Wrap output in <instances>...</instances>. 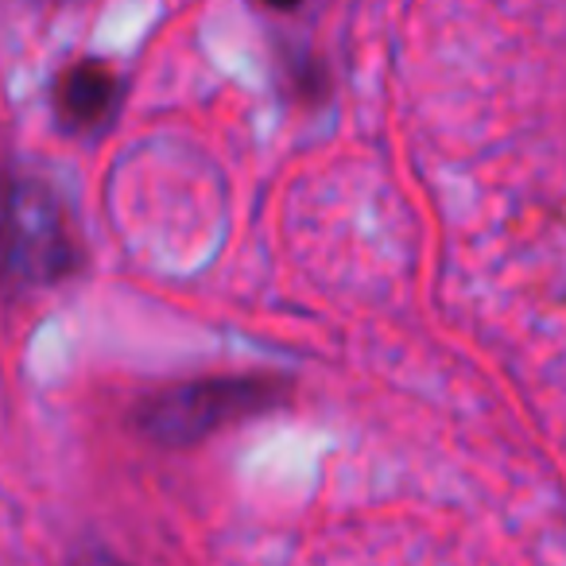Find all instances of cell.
<instances>
[{"mask_svg":"<svg viewBox=\"0 0 566 566\" xmlns=\"http://www.w3.org/2000/svg\"><path fill=\"white\" fill-rule=\"evenodd\" d=\"M74 268L78 241L63 198L0 159V295L55 287Z\"/></svg>","mask_w":566,"mask_h":566,"instance_id":"1","label":"cell"},{"mask_svg":"<svg viewBox=\"0 0 566 566\" xmlns=\"http://www.w3.org/2000/svg\"><path fill=\"white\" fill-rule=\"evenodd\" d=\"M292 396V385L283 377H202L182 380L164 392H151L133 408V427L140 439L167 450H187L213 439L226 427H237L244 419L268 416L283 408Z\"/></svg>","mask_w":566,"mask_h":566,"instance_id":"2","label":"cell"},{"mask_svg":"<svg viewBox=\"0 0 566 566\" xmlns=\"http://www.w3.org/2000/svg\"><path fill=\"white\" fill-rule=\"evenodd\" d=\"M120 97H125V86L113 74V66H105L102 59L71 63L55 78V90H51L59 125L74 136H97L102 128H109V120L120 109Z\"/></svg>","mask_w":566,"mask_h":566,"instance_id":"3","label":"cell"},{"mask_svg":"<svg viewBox=\"0 0 566 566\" xmlns=\"http://www.w3.org/2000/svg\"><path fill=\"white\" fill-rule=\"evenodd\" d=\"M260 4H268V9H280V12L300 9V0H260Z\"/></svg>","mask_w":566,"mask_h":566,"instance_id":"4","label":"cell"}]
</instances>
